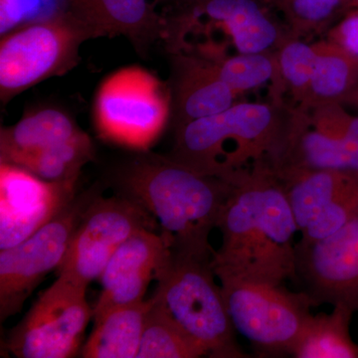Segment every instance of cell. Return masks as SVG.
I'll return each mask as SVG.
<instances>
[{"mask_svg":"<svg viewBox=\"0 0 358 358\" xmlns=\"http://www.w3.org/2000/svg\"><path fill=\"white\" fill-rule=\"evenodd\" d=\"M230 185L217 226L222 243L210 262L217 280L282 285L296 279L298 226L268 159Z\"/></svg>","mask_w":358,"mask_h":358,"instance_id":"6da1fadb","label":"cell"},{"mask_svg":"<svg viewBox=\"0 0 358 358\" xmlns=\"http://www.w3.org/2000/svg\"><path fill=\"white\" fill-rule=\"evenodd\" d=\"M124 194L140 202L162 228L173 254L211 261L209 237L231 192L230 183L197 173L173 157L143 154L121 174Z\"/></svg>","mask_w":358,"mask_h":358,"instance_id":"7a4b0ae2","label":"cell"},{"mask_svg":"<svg viewBox=\"0 0 358 358\" xmlns=\"http://www.w3.org/2000/svg\"><path fill=\"white\" fill-rule=\"evenodd\" d=\"M287 110L263 103H235L219 114L176 128L171 157L197 173L231 183L270 159Z\"/></svg>","mask_w":358,"mask_h":358,"instance_id":"3957f363","label":"cell"},{"mask_svg":"<svg viewBox=\"0 0 358 358\" xmlns=\"http://www.w3.org/2000/svg\"><path fill=\"white\" fill-rule=\"evenodd\" d=\"M211 261L171 254L155 294L188 336L212 358L248 357L236 338Z\"/></svg>","mask_w":358,"mask_h":358,"instance_id":"277c9868","label":"cell"},{"mask_svg":"<svg viewBox=\"0 0 358 358\" xmlns=\"http://www.w3.org/2000/svg\"><path fill=\"white\" fill-rule=\"evenodd\" d=\"M90 38L67 11L21 25L0 42V96L6 103L25 90L77 65L79 49Z\"/></svg>","mask_w":358,"mask_h":358,"instance_id":"5b68a950","label":"cell"},{"mask_svg":"<svg viewBox=\"0 0 358 358\" xmlns=\"http://www.w3.org/2000/svg\"><path fill=\"white\" fill-rule=\"evenodd\" d=\"M169 92L148 70L127 67L106 78L96 92L94 121L103 140L147 152L173 110Z\"/></svg>","mask_w":358,"mask_h":358,"instance_id":"8992f818","label":"cell"},{"mask_svg":"<svg viewBox=\"0 0 358 358\" xmlns=\"http://www.w3.org/2000/svg\"><path fill=\"white\" fill-rule=\"evenodd\" d=\"M237 333L260 355H291L296 339L312 313L305 292H291L285 285L218 280Z\"/></svg>","mask_w":358,"mask_h":358,"instance_id":"52a82bcc","label":"cell"},{"mask_svg":"<svg viewBox=\"0 0 358 358\" xmlns=\"http://www.w3.org/2000/svg\"><path fill=\"white\" fill-rule=\"evenodd\" d=\"M86 292L85 285L58 275L11 329L6 345L9 352L18 358L76 357L93 317Z\"/></svg>","mask_w":358,"mask_h":358,"instance_id":"ba28073f","label":"cell"},{"mask_svg":"<svg viewBox=\"0 0 358 358\" xmlns=\"http://www.w3.org/2000/svg\"><path fill=\"white\" fill-rule=\"evenodd\" d=\"M155 217L133 197H93L71 239L64 260L57 268L80 284L100 279L117 249L134 233L154 230Z\"/></svg>","mask_w":358,"mask_h":358,"instance_id":"9c48e42d","label":"cell"},{"mask_svg":"<svg viewBox=\"0 0 358 358\" xmlns=\"http://www.w3.org/2000/svg\"><path fill=\"white\" fill-rule=\"evenodd\" d=\"M93 195L74 199L62 213L21 243L0 252V317L20 313L35 288L64 260Z\"/></svg>","mask_w":358,"mask_h":358,"instance_id":"30bf717a","label":"cell"},{"mask_svg":"<svg viewBox=\"0 0 358 358\" xmlns=\"http://www.w3.org/2000/svg\"><path fill=\"white\" fill-rule=\"evenodd\" d=\"M275 173L301 234L298 244L320 241L358 217V174L339 171Z\"/></svg>","mask_w":358,"mask_h":358,"instance_id":"8fae6325","label":"cell"},{"mask_svg":"<svg viewBox=\"0 0 358 358\" xmlns=\"http://www.w3.org/2000/svg\"><path fill=\"white\" fill-rule=\"evenodd\" d=\"M267 0H195L169 21L167 38L186 33L210 35L219 31L237 54L262 53L277 49L282 38L280 28L268 13Z\"/></svg>","mask_w":358,"mask_h":358,"instance_id":"7c38bea8","label":"cell"},{"mask_svg":"<svg viewBox=\"0 0 358 358\" xmlns=\"http://www.w3.org/2000/svg\"><path fill=\"white\" fill-rule=\"evenodd\" d=\"M76 183L44 180L0 162V250L21 243L62 213L74 201Z\"/></svg>","mask_w":358,"mask_h":358,"instance_id":"4fadbf2b","label":"cell"},{"mask_svg":"<svg viewBox=\"0 0 358 358\" xmlns=\"http://www.w3.org/2000/svg\"><path fill=\"white\" fill-rule=\"evenodd\" d=\"M296 278L313 307L329 303L358 312V217L310 245H296Z\"/></svg>","mask_w":358,"mask_h":358,"instance_id":"5bb4252c","label":"cell"},{"mask_svg":"<svg viewBox=\"0 0 358 358\" xmlns=\"http://www.w3.org/2000/svg\"><path fill=\"white\" fill-rule=\"evenodd\" d=\"M171 254L162 234L152 229L134 233L115 251L100 277L102 292L93 310L94 319L110 308L145 300L150 282L157 279Z\"/></svg>","mask_w":358,"mask_h":358,"instance_id":"9a60e30c","label":"cell"},{"mask_svg":"<svg viewBox=\"0 0 358 358\" xmlns=\"http://www.w3.org/2000/svg\"><path fill=\"white\" fill-rule=\"evenodd\" d=\"M268 164L275 173L339 171L358 174V145L320 133L310 124L307 110L289 108Z\"/></svg>","mask_w":358,"mask_h":358,"instance_id":"2e32d148","label":"cell"},{"mask_svg":"<svg viewBox=\"0 0 358 358\" xmlns=\"http://www.w3.org/2000/svg\"><path fill=\"white\" fill-rule=\"evenodd\" d=\"M155 0H66V11L76 18L90 38L124 36L138 50L166 38L167 20Z\"/></svg>","mask_w":358,"mask_h":358,"instance_id":"e0dca14e","label":"cell"},{"mask_svg":"<svg viewBox=\"0 0 358 358\" xmlns=\"http://www.w3.org/2000/svg\"><path fill=\"white\" fill-rule=\"evenodd\" d=\"M173 110L176 128L219 114L236 103L237 94L209 59L179 52L174 59Z\"/></svg>","mask_w":358,"mask_h":358,"instance_id":"ac0fdd59","label":"cell"},{"mask_svg":"<svg viewBox=\"0 0 358 358\" xmlns=\"http://www.w3.org/2000/svg\"><path fill=\"white\" fill-rule=\"evenodd\" d=\"M80 131L63 110L55 108L35 110L13 126L1 129L0 159L20 166L28 157L69 140Z\"/></svg>","mask_w":358,"mask_h":358,"instance_id":"d6986e66","label":"cell"},{"mask_svg":"<svg viewBox=\"0 0 358 358\" xmlns=\"http://www.w3.org/2000/svg\"><path fill=\"white\" fill-rule=\"evenodd\" d=\"M152 299L110 308L94 319V329L82 346L85 358L138 357Z\"/></svg>","mask_w":358,"mask_h":358,"instance_id":"ffe728a7","label":"cell"},{"mask_svg":"<svg viewBox=\"0 0 358 358\" xmlns=\"http://www.w3.org/2000/svg\"><path fill=\"white\" fill-rule=\"evenodd\" d=\"M353 313L343 306L333 312L310 315L294 343L296 358H358V345L350 336Z\"/></svg>","mask_w":358,"mask_h":358,"instance_id":"44dd1931","label":"cell"},{"mask_svg":"<svg viewBox=\"0 0 358 358\" xmlns=\"http://www.w3.org/2000/svg\"><path fill=\"white\" fill-rule=\"evenodd\" d=\"M317 58L307 103L301 110L341 103L358 84V58L327 39L313 43Z\"/></svg>","mask_w":358,"mask_h":358,"instance_id":"7402d4cb","label":"cell"},{"mask_svg":"<svg viewBox=\"0 0 358 358\" xmlns=\"http://www.w3.org/2000/svg\"><path fill=\"white\" fill-rule=\"evenodd\" d=\"M141 338L138 358L207 357L201 345L188 336L154 294Z\"/></svg>","mask_w":358,"mask_h":358,"instance_id":"603a6c76","label":"cell"},{"mask_svg":"<svg viewBox=\"0 0 358 358\" xmlns=\"http://www.w3.org/2000/svg\"><path fill=\"white\" fill-rule=\"evenodd\" d=\"M221 80L238 96L271 82L275 105L282 106V87L275 52L236 54L211 60Z\"/></svg>","mask_w":358,"mask_h":358,"instance_id":"cb8c5ba5","label":"cell"},{"mask_svg":"<svg viewBox=\"0 0 358 358\" xmlns=\"http://www.w3.org/2000/svg\"><path fill=\"white\" fill-rule=\"evenodd\" d=\"M93 157V141L80 131L69 140L28 157L18 166L47 181L78 180L82 169Z\"/></svg>","mask_w":358,"mask_h":358,"instance_id":"d4e9b609","label":"cell"},{"mask_svg":"<svg viewBox=\"0 0 358 358\" xmlns=\"http://www.w3.org/2000/svg\"><path fill=\"white\" fill-rule=\"evenodd\" d=\"M275 55L284 91L291 94L294 108H303L307 103L315 69V46L300 38L288 36L278 47Z\"/></svg>","mask_w":358,"mask_h":358,"instance_id":"484cf974","label":"cell"},{"mask_svg":"<svg viewBox=\"0 0 358 358\" xmlns=\"http://www.w3.org/2000/svg\"><path fill=\"white\" fill-rule=\"evenodd\" d=\"M270 6L282 14L289 36L319 31L341 10L350 8V0H267Z\"/></svg>","mask_w":358,"mask_h":358,"instance_id":"4316f807","label":"cell"},{"mask_svg":"<svg viewBox=\"0 0 358 358\" xmlns=\"http://www.w3.org/2000/svg\"><path fill=\"white\" fill-rule=\"evenodd\" d=\"M307 112L310 124L320 133L358 145V117L348 114L343 103H322Z\"/></svg>","mask_w":358,"mask_h":358,"instance_id":"83f0119b","label":"cell"},{"mask_svg":"<svg viewBox=\"0 0 358 358\" xmlns=\"http://www.w3.org/2000/svg\"><path fill=\"white\" fill-rule=\"evenodd\" d=\"M343 20L331 28L327 39L341 45L358 58V8H350Z\"/></svg>","mask_w":358,"mask_h":358,"instance_id":"f1b7e54d","label":"cell"},{"mask_svg":"<svg viewBox=\"0 0 358 358\" xmlns=\"http://www.w3.org/2000/svg\"><path fill=\"white\" fill-rule=\"evenodd\" d=\"M341 103H348V105L358 108V84L352 90V92L343 99Z\"/></svg>","mask_w":358,"mask_h":358,"instance_id":"f546056e","label":"cell"},{"mask_svg":"<svg viewBox=\"0 0 358 358\" xmlns=\"http://www.w3.org/2000/svg\"><path fill=\"white\" fill-rule=\"evenodd\" d=\"M157 4H179L180 6H185L186 4L192 3L195 0H155Z\"/></svg>","mask_w":358,"mask_h":358,"instance_id":"4dcf8cb0","label":"cell"},{"mask_svg":"<svg viewBox=\"0 0 358 358\" xmlns=\"http://www.w3.org/2000/svg\"><path fill=\"white\" fill-rule=\"evenodd\" d=\"M350 8H358V1L353 2V3L350 4Z\"/></svg>","mask_w":358,"mask_h":358,"instance_id":"1f68e13d","label":"cell"},{"mask_svg":"<svg viewBox=\"0 0 358 358\" xmlns=\"http://www.w3.org/2000/svg\"><path fill=\"white\" fill-rule=\"evenodd\" d=\"M358 0H350V4L353 3V2H357Z\"/></svg>","mask_w":358,"mask_h":358,"instance_id":"d6a6232c","label":"cell"}]
</instances>
